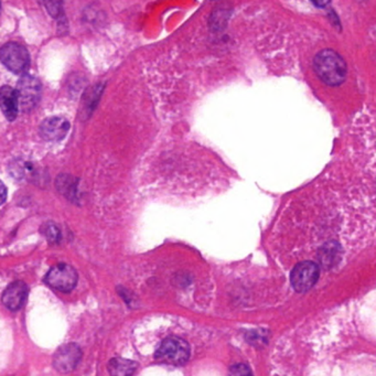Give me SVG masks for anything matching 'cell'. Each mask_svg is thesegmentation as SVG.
Returning a JSON list of instances; mask_svg holds the SVG:
<instances>
[{
	"label": "cell",
	"instance_id": "cell-15",
	"mask_svg": "<svg viewBox=\"0 0 376 376\" xmlns=\"http://www.w3.org/2000/svg\"><path fill=\"white\" fill-rule=\"evenodd\" d=\"M231 373L235 375H245V374H251V370L244 364H239V365L233 366L231 368Z\"/></svg>",
	"mask_w": 376,
	"mask_h": 376
},
{
	"label": "cell",
	"instance_id": "cell-1",
	"mask_svg": "<svg viewBox=\"0 0 376 376\" xmlns=\"http://www.w3.org/2000/svg\"><path fill=\"white\" fill-rule=\"evenodd\" d=\"M316 76L330 86L340 85L347 78L348 69L344 60L333 50H323L314 57Z\"/></svg>",
	"mask_w": 376,
	"mask_h": 376
},
{
	"label": "cell",
	"instance_id": "cell-17",
	"mask_svg": "<svg viewBox=\"0 0 376 376\" xmlns=\"http://www.w3.org/2000/svg\"><path fill=\"white\" fill-rule=\"evenodd\" d=\"M312 3L316 6V7H326V6L329 5L331 0H312Z\"/></svg>",
	"mask_w": 376,
	"mask_h": 376
},
{
	"label": "cell",
	"instance_id": "cell-5",
	"mask_svg": "<svg viewBox=\"0 0 376 376\" xmlns=\"http://www.w3.org/2000/svg\"><path fill=\"white\" fill-rule=\"evenodd\" d=\"M44 281L57 291L70 293L78 284V272L71 265H55L48 272Z\"/></svg>",
	"mask_w": 376,
	"mask_h": 376
},
{
	"label": "cell",
	"instance_id": "cell-8",
	"mask_svg": "<svg viewBox=\"0 0 376 376\" xmlns=\"http://www.w3.org/2000/svg\"><path fill=\"white\" fill-rule=\"evenodd\" d=\"M29 288L24 281H15L4 291L1 301L7 308L16 312L22 308L28 299Z\"/></svg>",
	"mask_w": 376,
	"mask_h": 376
},
{
	"label": "cell",
	"instance_id": "cell-11",
	"mask_svg": "<svg viewBox=\"0 0 376 376\" xmlns=\"http://www.w3.org/2000/svg\"><path fill=\"white\" fill-rule=\"evenodd\" d=\"M137 368V364L126 358H115L109 361V370L112 375H130Z\"/></svg>",
	"mask_w": 376,
	"mask_h": 376
},
{
	"label": "cell",
	"instance_id": "cell-13",
	"mask_svg": "<svg viewBox=\"0 0 376 376\" xmlns=\"http://www.w3.org/2000/svg\"><path fill=\"white\" fill-rule=\"evenodd\" d=\"M42 233L51 244H57L61 241L60 228L53 222H49V223H46L42 226Z\"/></svg>",
	"mask_w": 376,
	"mask_h": 376
},
{
	"label": "cell",
	"instance_id": "cell-10",
	"mask_svg": "<svg viewBox=\"0 0 376 376\" xmlns=\"http://www.w3.org/2000/svg\"><path fill=\"white\" fill-rule=\"evenodd\" d=\"M19 101L17 92L11 86H3L0 88V109L3 111L7 120H16L18 116Z\"/></svg>",
	"mask_w": 376,
	"mask_h": 376
},
{
	"label": "cell",
	"instance_id": "cell-3",
	"mask_svg": "<svg viewBox=\"0 0 376 376\" xmlns=\"http://www.w3.org/2000/svg\"><path fill=\"white\" fill-rule=\"evenodd\" d=\"M0 61L6 68L17 74L27 72L30 68L28 50L16 42H9L0 49Z\"/></svg>",
	"mask_w": 376,
	"mask_h": 376
},
{
	"label": "cell",
	"instance_id": "cell-6",
	"mask_svg": "<svg viewBox=\"0 0 376 376\" xmlns=\"http://www.w3.org/2000/svg\"><path fill=\"white\" fill-rule=\"evenodd\" d=\"M19 106L24 112L32 111L41 99V84L38 78L32 76H25L19 81L17 88Z\"/></svg>",
	"mask_w": 376,
	"mask_h": 376
},
{
	"label": "cell",
	"instance_id": "cell-7",
	"mask_svg": "<svg viewBox=\"0 0 376 376\" xmlns=\"http://www.w3.org/2000/svg\"><path fill=\"white\" fill-rule=\"evenodd\" d=\"M82 351L76 343L64 344L53 356V366L60 373H69L80 363Z\"/></svg>",
	"mask_w": 376,
	"mask_h": 376
},
{
	"label": "cell",
	"instance_id": "cell-16",
	"mask_svg": "<svg viewBox=\"0 0 376 376\" xmlns=\"http://www.w3.org/2000/svg\"><path fill=\"white\" fill-rule=\"evenodd\" d=\"M7 199V188H6L4 182L0 180V205L5 202Z\"/></svg>",
	"mask_w": 376,
	"mask_h": 376
},
{
	"label": "cell",
	"instance_id": "cell-9",
	"mask_svg": "<svg viewBox=\"0 0 376 376\" xmlns=\"http://www.w3.org/2000/svg\"><path fill=\"white\" fill-rule=\"evenodd\" d=\"M70 130V123L63 117H50L42 122L40 134L49 141H59L67 136Z\"/></svg>",
	"mask_w": 376,
	"mask_h": 376
},
{
	"label": "cell",
	"instance_id": "cell-4",
	"mask_svg": "<svg viewBox=\"0 0 376 376\" xmlns=\"http://www.w3.org/2000/svg\"><path fill=\"white\" fill-rule=\"evenodd\" d=\"M319 276L320 268L316 263L312 260L301 262L291 272V285L298 293H306L316 285Z\"/></svg>",
	"mask_w": 376,
	"mask_h": 376
},
{
	"label": "cell",
	"instance_id": "cell-12",
	"mask_svg": "<svg viewBox=\"0 0 376 376\" xmlns=\"http://www.w3.org/2000/svg\"><path fill=\"white\" fill-rule=\"evenodd\" d=\"M76 186L78 183L73 181V178L68 174H62L57 179V188L60 190L61 193L67 195L69 199H74L76 193Z\"/></svg>",
	"mask_w": 376,
	"mask_h": 376
},
{
	"label": "cell",
	"instance_id": "cell-14",
	"mask_svg": "<svg viewBox=\"0 0 376 376\" xmlns=\"http://www.w3.org/2000/svg\"><path fill=\"white\" fill-rule=\"evenodd\" d=\"M44 7L47 9L48 13L53 18H59L62 15L63 7H64V0H42Z\"/></svg>",
	"mask_w": 376,
	"mask_h": 376
},
{
	"label": "cell",
	"instance_id": "cell-2",
	"mask_svg": "<svg viewBox=\"0 0 376 376\" xmlns=\"http://www.w3.org/2000/svg\"><path fill=\"white\" fill-rule=\"evenodd\" d=\"M190 354H191V347L189 343L182 337L174 335L161 341L155 353V358L161 363L182 365L189 361Z\"/></svg>",
	"mask_w": 376,
	"mask_h": 376
}]
</instances>
